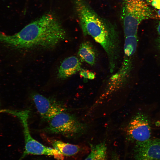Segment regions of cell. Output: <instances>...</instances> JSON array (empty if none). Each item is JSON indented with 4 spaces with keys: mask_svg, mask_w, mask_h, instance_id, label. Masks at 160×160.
Returning a JSON list of instances; mask_svg holds the SVG:
<instances>
[{
    "mask_svg": "<svg viewBox=\"0 0 160 160\" xmlns=\"http://www.w3.org/2000/svg\"><path fill=\"white\" fill-rule=\"evenodd\" d=\"M110 160H121L118 154L115 152L113 153Z\"/></svg>",
    "mask_w": 160,
    "mask_h": 160,
    "instance_id": "cell-16",
    "label": "cell"
},
{
    "mask_svg": "<svg viewBox=\"0 0 160 160\" xmlns=\"http://www.w3.org/2000/svg\"><path fill=\"white\" fill-rule=\"evenodd\" d=\"M126 133L127 140L134 143L150 139L151 129L147 116L143 112L137 113L129 121Z\"/></svg>",
    "mask_w": 160,
    "mask_h": 160,
    "instance_id": "cell-7",
    "label": "cell"
},
{
    "mask_svg": "<svg viewBox=\"0 0 160 160\" xmlns=\"http://www.w3.org/2000/svg\"><path fill=\"white\" fill-rule=\"evenodd\" d=\"M145 0L147 2H148L151 3V2H152V1L153 0Z\"/></svg>",
    "mask_w": 160,
    "mask_h": 160,
    "instance_id": "cell-20",
    "label": "cell"
},
{
    "mask_svg": "<svg viewBox=\"0 0 160 160\" xmlns=\"http://www.w3.org/2000/svg\"><path fill=\"white\" fill-rule=\"evenodd\" d=\"M29 113L28 110H23L20 111L17 116L23 126L25 145V151L19 160L29 154L50 156L57 160H63L64 156L58 151L44 145L32 137L28 124Z\"/></svg>",
    "mask_w": 160,
    "mask_h": 160,
    "instance_id": "cell-6",
    "label": "cell"
},
{
    "mask_svg": "<svg viewBox=\"0 0 160 160\" xmlns=\"http://www.w3.org/2000/svg\"><path fill=\"white\" fill-rule=\"evenodd\" d=\"M81 61L75 56H71L65 59L59 67L57 76L61 79H67L82 69Z\"/></svg>",
    "mask_w": 160,
    "mask_h": 160,
    "instance_id": "cell-10",
    "label": "cell"
},
{
    "mask_svg": "<svg viewBox=\"0 0 160 160\" xmlns=\"http://www.w3.org/2000/svg\"><path fill=\"white\" fill-rule=\"evenodd\" d=\"M124 56L121 65L118 71L108 79L105 91L110 95L125 84L133 67L134 56L138 39L137 36L125 37Z\"/></svg>",
    "mask_w": 160,
    "mask_h": 160,
    "instance_id": "cell-4",
    "label": "cell"
},
{
    "mask_svg": "<svg viewBox=\"0 0 160 160\" xmlns=\"http://www.w3.org/2000/svg\"><path fill=\"white\" fill-rule=\"evenodd\" d=\"M121 15L125 37L137 36L142 22L154 17L152 10L143 0H124Z\"/></svg>",
    "mask_w": 160,
    "mask_h": 160,
    "instance_id": "cell-3",
    "label": "cell"
},
{
    "mask_svg": "<svg viewBox=\"0 0 160 160\" xmlns=\"http://www.w3.org/2000/svg\"><path fill=\"white\" fill-rule=\"evenodd\" d=\"M80 74L84 79H93L95 77V74L93 72L83 69L80 71Z\"/></svg>",
    "mask_w": 160,
    "mask_h": 160,
    "instance_id": "cell-14",
    "label": "cell"
},
{
    "mask_svg": "<svg viewBox=\"0 0 160 160\" xmlns=\"http://www.w3.org/2000/svg\"><path fill=\"white\" fill-rule=\"evenodd\" d=\"M74 5L84 35H90L97 42L109 39L112 34V26L101 19L85 0H75Z\"/></svg>",
    "mask_w": 160,
    "mask_h": 160,
    "instance_id": "cell-2",
    "label": "cell"
},
{
    "mask_svg": "<svg viewBox=\"0 0 160 160\" xmlns=\"http://www.w3.org/2000/svg\"><path fill=\"white\" fill-rule=\"evenodd\" d=\"M53 148L60 152L64 156H71L78 153L82 149L79 145L65 143L55 140L49 141Z\"/></svg>",
    "mask_w": 160,
    "mask_h": 160,
    "instance_id": "cell-12",
    "label": "cell"
},
{
    "mask_svg": "<svg viewBox=\"0 0 160 160\" xmlns=\"http://www.w3.org/2000/svg\"><path fill=\"white\" fill-rule=\"evenodd\" d=\"M78 55L81 62H85L93 65L96 62L97 53L92 43L89 41H84L80 44Z\"/></svg>",
    "mask_w": 160,
    "mask_h": 160,
    "instance_id": "cell-11",
    "label": "cell"
},
{
    "mask_svg": "<svg viewBox=\"0 0 160 160\" xmlns=\"http://www.w3.org/2000/svg\"><path fill=\"white\" fill-rule=\"evenodd\" d=\"M156 29L158 34L160 36V21L158 23Z\"/></svg>",
    "mask_w": 160,
    "mask_h": 160,
    "instance_id": "cell-18",
    "label": "cell"
},
{
    "mask_svg": "<svg viewBox=\"0 0 160 160\" xmlns=\"http://www.w3.org/2000/svg\"><path fill=\"white\" fill-rule=\"evenodd\" d=\"M32 98L42 118L49 121L58 114L65 112L67 109L60 102L39 94L34 93Z\"/></svg>",
    "mask_w": 160,
    "mask_h": 160,
    "instance_id": "cell-8",
    "label": "cell"
},
{
    "mask_svg": "<svg viewBox=\"0 0 160 160\" xmlns=\"http://www.w3.org/2000/svg\"><path fill=\"white\" fill-rule=\"evenodd\" d=\"M158 17L160 19V9H159L157 12Z\"/></svg>",
    "mask_w": 160,
    "mask_h": 160,
    "instance_id": "cell-19",
    "label": "cell"
},
{
    "mask_svg": "<svg viewBox=\"0 0 160 160\" xmlns=\"http://www.w3.org/2000/svg\"><path fill=\"white\" fill-rule=\"evenodd\" d=\"M133 156V160H160V139L134 143Z\"/></svg>",
    "mask_w": 160,
    "mask_h": 160,
    "instance_id": "cell-9",
    "label": "cell"
},
{
    "mask_svg": "<svg viewBox=\"0 0 160 160\" xmlns=\"http://www.w3.org/2000/svg\"><path fill=\"white\" fill-rule=\"evenodd\" d=\"M89 154L84 160H106L107 149L105 142L96 145H90Z\"/></svg>",
    "mask_w": 160,
    "mask_h": 160,
    "instance_id": "cell-13",
    "label": "cell"
},
{
    "mask_svg": "<svg viewBox=\"0 0 160 160\" xmlns=\"http://www.w3.org/2000/svg\"><path fill=\"white\" fill-rule=\"evenodd\" d=\"M66 33L60 21L52 14H45L17 33L7 35L0 32V42L18 49H49L64 40Z\"/></svg>",
    "mask_w": 160,
    "mask_h": 160,
    "instance_id": "cell-1",
    "label": "cell"
},
{
    "mask_svg": "<svg viewBox=\"0 0 160 160\" xmlns=\"http://www.w3.org/2000/svg\"><path fill=\"white\" fill-rule=\"evenodd\" d=\"M43 131L47 133L61 135L68 137L79 135L85 129V125L73 115L65 112L60 113L49 121Z\"/></svg>",
    "mask_w": 160,
    "mask_h": 160,
    "instance_id": "cell-5",
    "label": "cell"
},
{
    "mask_svg": "<svg viewBox=\"0 0 160 160\" xmlns=\"http://www.w3.org/2000/svg\"><path fill=\"white\" fill-rule=\"evenodd\" d=\"M156 44L157 47L160 52V36L156 39Z\"/></svg>",
    "mask_w": 160,
    "mask_h": 160,
    "instance_id": "cell-17",
    "label": "cell"
},
{
    "mask_svg": "<svg viewBox=\"0 0 160 160\" xmlns=\"http://www.w3.org/2000/svg\"><path fill=\"white\" fill-rule=\"evenodd\" d=\"M151 4L153 7L160 9V0H153L151 2Z\"/></svg>",
    "mask_w": 160,
    "mask_h": 160,
    "instance_id": "cell-15",
    "label": "cell"
}]
</instances>
